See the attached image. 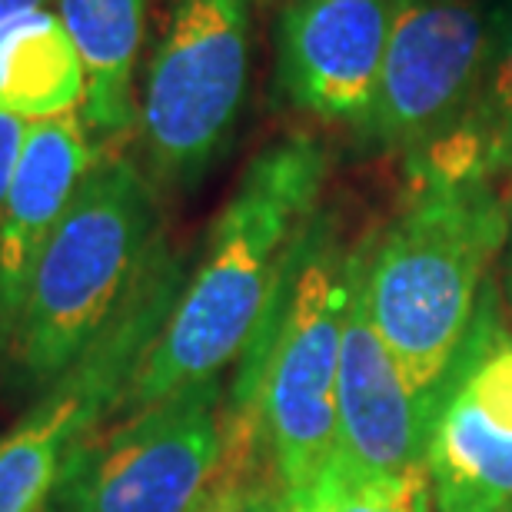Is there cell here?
<instances>
[{
  "label": "cell",
  "instance_id": "2",
  "mask_svg": "<svg viewBox=\"0 0 512 512\" xmlns=\"http://www.w3.org/2000/svg\"><path fill=\"white\" fill-rule=\"evenodd\" d=\"M509 203L486 177H409L406 203L370 240L366 310L429 423L479 320Z\"/></svg>",
  "mask_w": 512,
  "mask_h": 512
},
{
  "label": "cell",
  "instance_id": "4",
  "mask_svg": "<svg viewBox=\"0 0 512 512\" xmlns=\"http://www.w3.org/2000/svg\"><path fill=\"white\" fill-rule=\"evenodd\" d=\"M356 243L320 207L270 326L243 353L233 393L253 396L290 509H323L336 463V380Z\"/></svg>",
  "mask_w": 512,
  "mask_h": 512
},
{
  "label": "cell",
  "instance_id": "17",
  "mask_svg": "<svg viewBox=\"0 0 512 512\" xmlns=\"http://www.w3.org/2000/svg\"><path fill=\"white\" fill-rule=\"evenodd\" d=\"M336 512H433V479H429L426 459L343 496Z\"/></svg>",
  "mask_w": 512,
  "mask_h": 512
},
{
  "label": "cell",
  "instance_id": "6",
  "mask_svg": "<svg viewBox=\"0 0 512 512\" xmlns=\"http://www.w3.org/2000/svg\"><path fill=\"white\" fill-rule=\"evenodd\" d=\"M223 449V380L187 386L104 433L94 429L70 453L47 512H203Z\"/></svg>",
  "mask_w": 512,
  "mask_h": 512
},
{
  "label": "cell",
  "instance_id": "1",
  "mask_svg": "<svg viewBox=\"0 0 512 512\" xmlns=\"http://www.w3.org/2000/svg\"><path fill=\"white\" fill-rule=\"evenodd\" d=\"M326 177L330 153L310 133L266 143L247 163L117 413L223 380V370L243 360L283 300L300 243L323 207Z\"/></svg>",
  "mask_w": 512,
  "mask_h": 512
},
{
  "label": "cell",
  "instance_id": "10",
  "mask_svg": "<svg viewBox=\"0 0 512 512\" xmlns=\"http://www.w3.org/2000/svg\"><path fill=\"white\" fill-rule=\"evenodd\" d=\"M370 240L373 237H363L356 243L350 303L343 320L340 380H336V463L323 493V509L330 512H336V503L356 489L423 463L429 443V423L366 310Z\"/></svg>",
  "mask_w": 512,
  "mask_h": 512
},
{
  "label": "cell",
  "instance_id": "14",
  "mask_svg": "<svg viewBox=\"0 0 512 512\" xmlns=\"http://www.w3.org/2000/svg\"><path fill=\"white\" fill-rule=\"evenodd\" d=\"M84 60L54 7L0 27V110L24 124L84 110Z\"/></svg>",
  "mask_w": 512,
  "mask_h": 512
},
{
  "label": "cell",
  "instance_id": "19",
  "mask_svg": "<svg viewBox=\"0 0 512 512\" xmlns=\"http://www.w3.org/2000/svg\"><path fill=\"white\" fill-rule=\"evenodd\" d=\"M57 7V0H0V27L14 24V20L37 14V10Z\"/></svg>",
  "mask_w": 512,
  "mask_h": 512
},
{
  "label": "cell",
  "instance_id": "13",
  "mask_svg": "<svg viewBox=\"0 0 512 512\" xmlns=\"http://www.w3.org/2000/svg\"><path fill=\"white\" fill-rule=\"evenodd\" d=\"M153 0H57V17L84 60V124L100 140H120L137 127V70Z\"/></svg>",
  "mask_w": 512,
  "mask_h": 512
},
{
  "label": "cell",
  "instance_id": "7",
  "mask_svg": "<svg viewBox=\"0 0 512 512\" xmlns=\"http://www.w3.org/2000/svg\"><path fill=\"white\" fill-rule=\"evenodd\" d=\"M183 283V266L163 243L117 320L0 439V512H47L70 453L117 413Z\"/></svg>",
  "mask_w": 512,
  "mask_h": 512
},
{
  "label": "cell",
  "instance_id": "21",
  "mask_svg": "<svg viewBox=\"0 0 512 512\" xmlns=\"http://www.w3.org/2000/svg\"><path fill=\"white\" fill-rule=\"evenodd\" d=\"M493 512H512V506H506V509H493Z\"/></svg>",
  "mask_w": 512,
  "mask_h": 512
},
{
  "label": "cell",
  "instance_id": "12",
  "mask_svg": "<svg viewBox=\"0 0 512 512\" xmlns=\"http://www.w3.org/2000/svg\"><path fill=\"white\" fill-rule=\"evenodd\" d=\"M97 157L80 110L27 124L0 213V363H7L40 256Z\"/></svg>",
  "mask_w": 512,
  "mask_h": 512
},
{
  "label": "cell",
  "instance_id": "15",
  "mask_svg": "<svg viewBox=\"0 0 512 512\" xmlns=\"http://www.w3.org/2000/svg\"><path fill=\"white\" fill-rule=\"evenodd\" d=\"M406 173L512 180V4L499 7V34L476 100L443 140L406 157Z\"/></svg>",
  "mask_w": 512,
  "mask_h": 512
},
{
  "label": "cell",
  "instance_id": "8",
  "mask_svg": "<svg viewBox=\"0 0 512 512\" xmlns=\"http://www.w3.org/2000/svg\"><path fill=\"white\" fill-rule=\"evenodd\" d=\"M496 34L486 0H399L360 137L403 157L443 140L476 100Z\"/></svg>",
  "mask_w": 512,
  "mask_h": 512
},
{
  "label": "cell",
  "instance_id": "20",
  "mask_svg": "<svg viewBox=\"0 0 512 512\" xmlns=\"http://www.w3.org/2000/svg\"><path fill=\"white\" fill-rule=\"evenodd\" d=\"M506 296H509V306H512V200H509V240H506Z\"/></svg>",
  "mask_w": 512,
  "mask_h": 512
},
{
  "label": "cell",
  "instance_id": "16",
  "mask_svg": "<svg viewBox=\"0 0 512 512\" xmlns=\"http://www.w3.org/2000/svg\"><path fill=\"white\" fill-rule=\"evenodd\" d=\"M203 512H290V496L276 476L263 436L227 433L217 486Z\"/></svg>",
  "mask_w": 512,
  "mask_h": 512
},
{
  "label": "cell",
  "instance_id": "9",
  "mask_svg": "<svg viewBox=\"0 0 512 512\" xmlns=\"http://www.w3.org/2000/svg\"><path fill=\"white\" fill-rule=\"evenodd\" d=\"M493 286L463 350V373L439 399L426 466L436 512L512 506V336L493 330Z\"/></svg>",
  "mask_w": 512,
  "mask_h": 512
},
{
  "label": "cell",
  "instance_id": "18",
  "mask_svg": "<svg viewBox=\"0 0 512 512\" xmlns=\"http://www.w3.org/2000/svg\"><path fill=\"white\" fill-rule=\"evenodd\" d=\"M24 133H27L24 120L7 114V110H0V213H4L7 190H10V180H14L20 147H24Z\"/></svg>",
  "mask_w": 512,
  "mask_h": 512
},
{
  "label": "cell",
  "instance_id": "3",
  "mask_svg": "<svg viewBox=\"0 0 512 512\" xmlns=\"http://www.w3.org/2000/svg\"><path fill=\"white\" fill-rule=\"evenodd\" d=\"M167 243L160 193L120 153L94 160L30 280L7 363L30 389H50L117 320Z\"/></svg>",
  "mask_w": 512,
  "mask_h": 512
},
{
  "label": "cell",
  "instance_id": "11",
  "mask_svg": "<svg viewBox=\"0 0 512 512\" xmlns=\"http://www.w3.org/2000/svg\"><path fill=\"white\" fill-rule=\"evenodd\" d=\"M399 0H283L273 30V87L286 107L360 133Z\"/></svg>",
  "mask_w": 512,
  "mask_h": 512
},
{
  "label": "cell",
  "instance_id": "5",
  "mask_svg": "<svg viewBox=\"0 0 512 512\" xmlns=\"http://www.w3.org/2000/svg\"><path fill=\"white\" fill-rule=\"evenodd\" d=\"M256 0H170L137 100L140 170L193 193L227 157L250 90Z\"/></svg>",
  "mask_w": 512,
  "mask_h": 512
}]
</instances>
